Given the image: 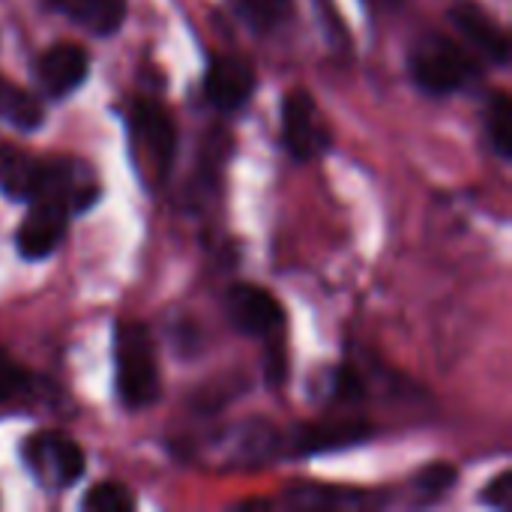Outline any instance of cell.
I'll list each match as a JSON object with an SVG mask.
<instances>
[{
  "instance_id": "obj_10",
  "label": "cell",
  "mask_w": 512,
  "mask_h": 512,
  "mask_svg": "<svg viewBox=\"0 0 512 512\" xmlns=\"http://www.w3.org/2000/svg\"><path fill=\"white\" fill-rule=\"evenodd\" d=\"M456 30L489 60V63H498L504 66L507 57H510V39L504 33V27L489 15L483 12L477 3H459L453 12H450Z\"/></svg>"
},
{
  "instance_id": "obj_17",
  "label": "cell",
  "mask_w": 512,
  "mask_h": 512,
  "mask_svg": "<svg viewBox=\"0 0 512 512\" xmlns=\"http://www.w3.org/2000/svg\"><path fill=\"white\" fill-rule=\"evenodd\" d=\"M135 495L132 489L120 486V483H96L84 501H81V510L87 512H132L135 510Z\"/></svg>"
},
{
  "instance_id": "obj_12",
  "label": "cell",
  "mask_w": 512,
  "mask_h": 512,
  "mask_svg": "<svg viewBox=\"0 0 512 512\" xmlns=\"http://www.w3.org/2000/svg\"><path fill=\"white\" fill-rule=\"evenodd\" d=\"M75 27L93 36H111L126 21V0H48Z\"/></svg>"
},
{
  "instance_id": "obj_8",
  "label": "cell",
  "mask_w": 512,
  "mask_h": 512,
  "mask_svg": "<svg viewBox=\"0 0 512 512\" xmlns=\"http://www.w3.org/2000/svg\"><path fill=\"white\" fill-rule=\"evenodd\" d=\"M90 72V57L75 42H57L36 60V78L48 96H69L84 84Z\"/></svg>"
},
{
  "instance_id": "obj_7",
  "label": "cell",
  "mask_w": 512,
  "mask_h": 512,
  "mask_svg": "<svg viewBox=\"0 0 512 512\" xmlns=\"http://www.w3.org/2000/svg\"><path fill=\"white\" fill-rule=\"evenodd\" d=\"M225 312L231 324L246 336H273L276 330H282L285 321L279 300L261 285H249V282L231 285L225 291Z\"/></svg>"
},
{
  "instance_id": "obj_9",
  "label": "cell",
  "mask_w": 512,
  "mask_h": 512,
  "mask_svg": "<svg viewBox=\"0 0 512 512\" xmlns=\"http://www.w3.org/2000/svg\"><path fill=\"white\" fill-rule=\"evenodd\" d=\"M255 93V69L231 54L213 57L204 75V96L222 108V111H234L240 108L249 96Z\"/></svg>"
},
{
  "instance_id": "obj_21",
  "label": "cell",
  "mask_w": 512,
  "mask_h": 512,
  "mask_svg": "<svg viewBox=\"0 0 512 512\" xmlns=\"http://www.w3.org/2000/svg\"><path fill=\"white\" fill-rule=\"evenodd\" d=\"M336 399H342V402H360L363 399V393H366V387H363V381H360V375L354 372V369H339L336 372Z\"/></svg>"
},
{
  "instance_id": "obj_5",
  "label": "cell",
  "mask_w": 512,
  "mask_h": 512,
  "mask_svg": "<svg viewBox=\"0 0 512 512\" xmlns=\"http://www.w3.org/2000/svg\"><path fill=\"white\" fill-rule=\"evenodd\" d=\"M282 138L294 159L309 162L321 156L330 144V135L318 117V105L309 90H291L282 105Z\"/></svg>"
},
{
  "instance_id": "obj_4",
  "label": "cell",
  "mask_w": 512,
  "mask_h": 512,
  "mask_svg": "<svg viewBox=\"0 0 512 512\" xmlns=\"http://www.w3.org/2000/svg\"><path fill=\"white\" fill-rule=\"evenodd\" d=\"M129 123L141 156L150 162L156 177H165L177 153V126L171 114L156 99H135L129 108Z\"/></svg>"
},
{
  "instance_id": "obj_11",
  "label": "cell",
  "mask_w": 512,
  "mask_h": 512,
  "mask_svg": "<svg viewBox=\"0 0 512 512\" xmlns=\"http://www.w3.org/2000/svg\"><path fill=\"white\" fill-rule=\"evenodd\" d=\"M45 183V159L24 153L21 147L0 144V192L12 201H36Z\"/></svg>"
},
{
  "instance_id": "obj_1",
  "label": "cell",
  "mask_w": 512,
  "mask_h": 512,
  "mask_svg": "<svg viewBox=\"0 0 512 512\" xmlns=\"http://www.w3.org/2000/svg\"><path fill=\"white\" fill-rule=\"evenodd\" d=\"M117 393L126 408H147L159 399V363L156 345L147 327L123 321L114 336Z\"/></svg>"
},
{
  "instance_id": "obj_3",
  "label": "cell",
  "mask_w": 512,
  "mask_h": 512,
  "mask_svg": "<svg viewBox=\"0 0 512 512\" xmlns=\"http://www.w3.org/2000/svg\"><path fill=\"white\" fill-rule=\"evenodd\" d=\"M24 465L45 489H69L84 474V450L63 432H36L21 447Z\"/></svg>"
},
{
  "instance_id": "obj_16",
  "label": "cell",
  "mask_w": 512,
  "mask_h": 512,
  "mask_svg": "<svg viewBox=\"0 0 512 512\" xmlns=\"http://www.w3.org/2000/svg\"><path fill=\"white\" fill-rule=\"evenodd\" d=\"M486 135L489 144L495 147V153L501 159L512 156V102L510 96L501 90L492 96L489 108H486Z\"/></svg>"
},
{
  "instance_id": "obj_2",
  "label": "cell",
  "mask_w": 512,
  "mask_h": 512,
  "mask_svg": "<svg viewBox=\"0 0 512 512\" xmlns=\"http://www.w3.org/2000/svg\"><path fill=\"white\" fill-rule=\"evenodd\" d=\"M477 75V63L465 48L447 36H426L411 51V78L420 90L432 96H447L462 90Z\"/></svg>"
},
{
  "instance_id": "obj_13",
  "label": "cell",
  "mask_w": 512,
  "mask_h": 512,
  "mask_svg": "<svg viewBox=\"0 0 512 512\" xmlns=\"http://www.w3.org/2000/svg\"><path fill=\"white\" fill-rule=\"evenodd\" d=\"M372 429L363 423H315V426H297L291 435V447L303 456L309 453H330L351 444H360Z\"/></svg>"
},
{
  "instance_id": "obj_19",
  "label": "cell",
  "mask_w": 512,
  "mask_h": 512,
  "mask_svg": "<svg viewBox=\"0 0 512 512\" xmlns=\"http://www.w3.org/2000/svg\"><path fill=\"white\" fill-rule=\"evenodd\" d=\"M24 384H27V372L9 354L0 351V402L12 399L18 390H24Z\"/></svg>"
},
{
  "instance_id": "obj_15",
  "label": "cell",
  "mask_w": 512,
  "mask_h": 512,
  "mask_svg": "<svg viewBox=\"0 0 512 512\" xmlns=\"http://www.w3.org/2000/svg\"><path fill=\"white\" fill-rule=\"evenodd\" d=\"M237 18L258 33L282 27L294 15V0H231Z\"/></svg>"
},
{
  "instance_id": "obj_18",
  "label": "cell",
  "mask_w": 512,
  "mask_h": 512,
  "mask_svg": "<svg viewBox=\"0 0 512 512\" xmlns=\"http://www.w3.org/2000/svg\"><path fill=\"white\" fill-rule=\"evenodd\" d=\"M456 468L453 465H447V462H432V465H426L420 474H417V480H414V489H417V495H423V498H441V495H447L450 492V486L456 483Z\"/></svg>"
},
{
  "instance_id": "obj_6",
  "label": "cell",
  "mask_w": 512,
  "mask_h": 512,
  "mask_svg": "<svg viewBox=\"0 0 512 512\" xmlns=\"http://www.w3.org/2000/svg\"><path fill=\"white\" fill-rule=\"evenodd\" d=\"M69 207L54 201V198H36L33 207L27 210V216L21 219L18 231H15V246H18V255L27 258V261H39V258H48L63 234H66V225H69Z\"/></svg>"
},
{
  "instance_id": "obj_20",
  "label": "cell",
  "mask_w": 512,
  "mask_h": 512,
  "mask_svg": "<svg viewBox=\"0 0 512 512\" xmlns=\"http://www.w3.org/2000/svg\"><path fill=\"white\" fill-rule=\"evenodd\" d=\"M483 504L495 510H510L512 507V471H501L483 492Z\"/></svg>"
},
{
  "instance_id": "obj_14",
  "label": "cell",
  "mask_w": 512,
  "mask_h": 512,
  "mask_svg": "<svg viewBox=\"0 0 512 512\" xmlns=\"http://www.w3.org/2000/svg\"><path fill=\"white\" fill-rule=\"evenodd\" d=\"M42 117L45 114H42L39 99L30 96L24 87H18V84H12L9 78L0 75V120L12 123L15 129L30 132V129H36L42 123Z\"/></svg>"
}]
</instances>
